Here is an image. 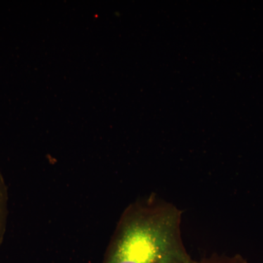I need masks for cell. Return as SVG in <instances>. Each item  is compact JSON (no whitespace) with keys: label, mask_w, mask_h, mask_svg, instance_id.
Here are the masks:
<instances>
[{"label":"cell","mask_w":263,"mask_h":263,"mask_svg":"<svg viewBox=\"0 0 263 263\" xmlns=\"http://www.w3.org/2000/svg\"><path fill=\"white\" fill-rule=\"evenodd\" d=\"M182 211L152 194L124 211L103 263H190L182 238Z\"/></svg>","instance_id":"1"},{"label":"cell","mask_w":263,"mask_h":263,"mask_svg":"<svg viewBox=\"0 0 263 263\" xmlns=\"http://www.w3.org/2000/svg\"><path fill=\"white\" fill-rule=\"evenodd\" d=\"M8 186L1 172H0V249L3 246L6 233L7 224L8 217Z\"/></svg>","instance_id":"2"},{"label":"cell","mask_w":263,"mask_h":263,"mask_svg":"<svg viewBox=\"0 0 263 263\" xmlns=\"http://www.w3.org/2000/svg\"><path fill=\"white\" fill-rule=\"evenodd\" d=\"M190 263H249L240 254L228 255L224 254H212L200 259H194Z\"/></svg>","instance_id":"3"}]
</instances>
